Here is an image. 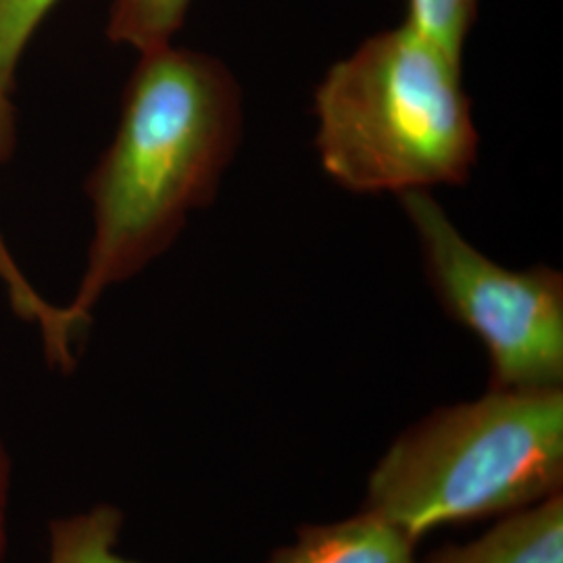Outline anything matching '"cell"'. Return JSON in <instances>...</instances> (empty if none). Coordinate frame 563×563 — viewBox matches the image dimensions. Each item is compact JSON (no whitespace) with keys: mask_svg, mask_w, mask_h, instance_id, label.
<instances>
[{"mask_svg":"<svg viewBox=\"0 0 563 563\" xmlns=\"http://www.w3.org/2000/svg\"><path fill=\"white\" fill-rule=\"evenodd\" d=\"M241 139V86L222 60L172 44L141 53L115 136L86 181L95 234L65 307L81 330L109 286L157 260L213 202Z\"/></svg>","mask_w":563,"mask_h":563,"instance_id":"6da1fadb","label":"cell"},{"mask_svg":"<svg viewBox=\"0 0 563 563\" xmlns=\"http://www.w3.org/2000/svg\"><path fill=\"white\" fill-rule=\"evenodd\" d=\"M313 111L320 165L353 195L457 186L478 159L462 59L407 21L336 60L316 88Z\"/></svg>","mask_w":563,"mask_h":563,"instance_id":"7a4b0ae2","label":"cell"},{"mask_svg":"<svg viewBox=\"0 0 563 563\" xmlns=\"http://www.w3.org/2000/svg\"><path fill=\"white\" fill-rule=\"evenodd\" d=\"M563 390H490L407 428L369 476L365 509L420 541L562 493Z\"/></svg>","mask_w":563,"mask_h":563,"instance_id":"3957f363","label":"cell"},{"mask_svg":"<svg viewBox=\"0 0 563 563\" xmlns=\"http://www.w3.org/2000/svg\"><path fill=\"white\" fill-rule=\"evenodd\" d=\"M399 199L437 299L486 349L490 390L562 388V272L547 265L507 269L467 241L428 190Z\"/></svg>","mask_w":563,"mask_h":563,"instance_id":"277c9868","label":"cell"},{"mask_svg":"<svg viewBox=\"0 0 563 563\" xmlns=\"http://www.w3.org/2000/svg\"><path fill=\"white\" fill-rule=\"evenodd\" d=\"M426 563H563L562 493L505 516L474 543L446 544Z\"/></svg>","mask_w":563,"mask_h":563,"instance_id":"5b68a950","label":"cell"},{"mask_svg":"<svg viewBox=\"0 0 563 563\" xmlns=\"http://www.w3.org/2000/svg\"><path fill=\"white\" fill-rule=\"evenodd\" d=\"M411 541L378 514L299 530L297 543L284 547L267 563H418Z\"/></svg>","mask_w":563,"mask_h":563,"instance_id":"8992f818","label":"cell"},{"mask_svg":"<svg viewBox=\"0 0 563 563\" xmlns=\"http://www.w3.org/2000/svg\"><path fill=\"white\" fill-rule=\"evenodd\" d=\"M18 144V113L9 101V95H0V162L11 159ZM0 280L7 286V295L15 313L25 322L38 323L44 349L51 363H67L74 353L76 325L65 307L51 305L42 299L36 288L25 280L13 255L9 253L4 239L0 236Z\"/></svg>","mask_w":563,"mask_h":563,"instance_id":"52a82bcc","label":"cell"},{"mask_svg":"<svg viewBox=\"0 0 563 563\" xmlns=\"http://www.w3.org/2000/svg\"><path fill=\"white\" fill-rule=\"evenodd\" d=\"M123 514L113 505L57 518L48 526V563H139L115 553Z\"/></svg>","mask_w":563,"mask_h":563,"instance_id":"ba28073f","label":"cell"},{"mask_svg":"<svg viewBox=\"0 0 563 563\" xmlns=\"http://www.w3.org/2000/svg\"><path fill=\"white\" fill-rule=\"evenodd\" d=\"M192 0H113L107 36L139 53L172 44Z\"/></svg>","mask_w":563,"mask_h":563,"instance_id":"9c48e42d","label":"cell"},{"mask_svg":"<svg viewBox=\"0 0 563 563\" xmlns=\"http://www.w3.org/2000/svg\"><path fill=\"white\" fill-rule=\"evenodd\" d=\"M478 0H407V23L462 59L463 44L476 20Z\"/></svg>","mask_w":563,"mask_h":563,"instance_id":"30bf717a","label":"cell"},{"mask_svg":"<svg viewBox=\"0 0 563 563\" xmlns=\"http://www.w3.org/2000/svg\"><path fill=\"white\" fill-rule=\"evenodd\" d=\"M57 0H0V95H11L21 55Z\"/></svg>","mask_w":563,"mask_h":563,"instance_id":"8fae6325","label":"cell"},{"mask_svg":"<svg viewBox=\"0 0 563 563\" xmlns=\"http://www.w3.org/2000/svg\"><path fill=\"white\" fill-rule=\"evenodd\" d=\"M9 497H11V457L0 439V563L9 549Z\"/></svg>","mask_w":563,"mask_h":563,"instance_id":"7c38bea8","label":"cell"}]
</instances>
